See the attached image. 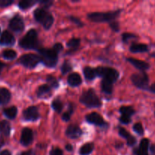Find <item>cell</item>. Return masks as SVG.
I'll list each match as a JSON object with an SVG mask.
<instances>
[{"label":"cell","mask_w":155,"mask_h":155,"mask_svg":"<svg viewBox=\"0 0 155 155\" xmlns=\"http://www.w3.org/2000/svg\"><path fill=\"white\" fill-rule=\"evenodd\" d=\"M19 45L24 49H35L37 48V32L34 29L29 30L25 36L20 39Z\"/></svg>","instance_id":"obj_1"},{"label":"cell","mask_w":155,"mask_h":155,"mask_svg":"<svg viewBox=\"0 0 155 155\" xmlns=\"http://www.w3.org/2000/svg\"><path fill=\"white\" fill-rule=\"evenodd\" d=\"M120 10L108 12H94L88 14V18L90 21L96 23L108 22L116 18L119 15Z\"/></svg>","instance_id":"obj_2"},{"label":"cell","mask_w":155,"mask_h":155,"mask_svg":"<svg viewBox=\"0 0 155 155\" xmlns=\"http://www.w3.org/2000/svg\"><path fill=\"white\" fill-rule=\"evenodd\" d=\"M41 61L48 68H54L58 61V53L52 48H41L39 50Z\"/></svg>","instance_id":"obj_3"},{"label":"cell","mask_w":155,"mask_h":155,"mask_svg":"<svg viewBox=\"0 0 155 155\" xmlns=\"http://www.w3.org/2000/svg\"><path fill=\"white\" fill-rule=\"evenodd\" d=\"M80 101L88 107H99L102 105L101 101L93 89L83 92L80 97Z\"/></svg>","instance_id":"obj_4"},{"label":"cell","mask_w":155,"mask_h":155,"mask_svg":"<svg viewBox=\"0 0 155 155\" xmlns=\"http://www.w3.org/2000/svg\"><path fill=\"white\" fill-rule=\"evenodd\" d=\"M33 17L37 22L40 23L43 26L46 30H49L54 21V18L51 14L48 13L43 8H36L33 12Z\"/></svg>","instance_id":"obj_5"},{"label":"cell","mask_w":155,"mask_h":155,"mask_svg":"<svg viewBox=\"0 0 155 155\" xmlns=\"http://www.w3.org/2000/svg\"><path fill=\"white\" fill-rule=\"evenodd\" d=\"M97 74L98 77L103 78V80H108L113 83L114 82L118 80L119 77V74L116 70L111 68H106V67H98L96 68Z\"/></svg>","instance_id":"obj_6"},{"label":"cell","mask_w":155,"mask_h":155,"mask_svg":"<svg viewBox=\"0 0 155 155\" xmlns=\"http://www.w3.org/2000/svg\"><path fill=\"white\" fill-rule=\"evenodd\" d=\"M131 80L137 88L142 90H148L149 77L144 71L132 74Z\"/></svg>","instance_id":"obj_7"},{"label":"cell","mask_w":155,"mask_h":155,"mask_svg":"<svg viewBox=\"0 0 155 155\" xmlns=\"http://www.w3.org/2000/svg\"><path fill=\"white\" fill-rule=\"evenodd\" d=\"M19 63L28 68H33L41 61L40 57L35 54H25L19 58Z\"/></svg>","instance_id":"obj_8"},{"label":"cell","mask_w":155,"mask_h":155,"mask_svg":"<svg viewBox=\"0 0 155 155\" xmlns=\"http://www.w3.org/2000/svg\"><path fill=\"white\" fill-rule=\"evenodd\" d=\"M85 119L89 124H94V125L99 126V127H104V126L107 125L103 117L97 112H92V113L88 114L85 117Z\"/></svg>","instance_id":"obj_9"},{"label":"cell","mask_w":155,"mask_h":155,"mask_svg":"<svg viewBox=\"0 0 155 155\" xmlns=\"http://www.w3.org/2000/svg\"><path fill=\"white\" fill-rule=\"evenodd\" d=\"M39 117L38 109L35 106H30L23 111V118L27 121H36Z\"/></svg>","instance_id":"obj_10"},{"label":"cell","mask_w":155,"mask_h":155,"mask_svg":"<svg viewBox=\"0 0 155 155\" xmlns=\"http://www.w3.org/2000/svg\"><path fill=\"white\" fill-rule=\"evenodd\" d=\"M9 28L14 32L20 33L24 29V23L21 16L15 15L9 22Z\"/></svg>","instance_id":"obj_11"},{"label":"cell","mask_w":155,"mask_h":155,"mask_svg":"<svg viewBox=\"0 0 155 155\" xmlns=\"http://www.w3.org/2000/svg\"><path fill=\"white\" fill-rule=\"evenodd\" d=\"M33 139V131L29 128H24L22 130V133H21V140H20L21 145H23L24 146H28L29 145L31 144Z\"/></svg>","instance_id":"obj_12"},{"label":"cell","mask_w":155,"mask_h":155,"mask_svg":"<svg viewBox=\"0 0 155 155\" xmlns=\"http://www.w3.org/2000/svg\"><path fill=\"white\" fill-rule=\"evenodd\" d=\"M65 135L67 136V137L70 138V139H78L82 135V130L78 126L71 125L67 128L66 131H65Z\"/></svg>","instance_id":"obj_13"},{"label":"cell","mask_w":155,"mask_h":155,"mask_svg":"<svg viewBox=\"0 0 155 155\" xmlns=\"http://www.w3.org/2000/svg\"><path fill=\"white\" fill-rule=\"evenodd\" d=\"M15 42V39L13 35L8 30H5L0 37V44L4 45H13Z\"/></svg>","instance_id":"obj_14"},{"label":"cell","mask_w":155,"mask_h":155,"mask_svg":"<svg viewBox=\"0 0 155 155\" xmlns=\"http://www.w3.org/2000/svg\"><path fill=\"white\" fill-rule=\"evenodd\" d=\"M150 142L147 139H143L140 142L138 148L135 149V155H148V148Z\"/></svg>","instance_id":"obj_15"},{"label":"cell","mask_w":155,"mask_h":155,"mask_svg":"<svg viewBox=\"0 0 155 155\" xmlns=\"http://www.w3.org/2000/svg\"><path fill=\"white\" fill-rule=\"evenodd\" d=\"M127 61L131 64L133 65L135 68H136L137 69L140 70L141 71H146V70L149 69V68H150L149 64L144 61L138 60V59L133 58H127Z\"/></svg>","instance_id":"obj_16"},{"label":"cell","mask_w":155,"mask_h":155,"mask_svg":"<svg viewBox=\"0 0 155 155\" xmlns=\"http://www.w3.org/2000/svg\"><path fill=\"white\" fill-rule=\"evenodd\" d=\"M119 134L122 137L126 139L128 145H129V146H133L136 143V139L134 136H132V135H130V133L127 130H125L124 128H119Z\"/></svg>","instance_id":"obj_17"},{"label":"cell","mask_w":155,"mask_h":155,"mask_svg":"<svg viewBox=\"0 0 155 155\" xmlns=\"http://www.w3.org/2000/svg\"><path fill=\"white\" fill-rule=\"evenodd\" d=\"M81 77L78 73H72L68 77V83L69 86H78L81 83Z\"/></svg>","instance_id":"obj_18"},{"label":"cell","mask_w":155,"mask_h":155,"mask_svg":"<svg viewBox=\"0 0 155 155\" xmlns=\"http://www.w3.org/2000/svg\"><path fill=\"white\" fill-rule=\"evenodd\" d=\"M148 46L145 44L134 43L130 46V51L133 53H143L148 51Z\"/></svg>","instance_id":"obj_19"},{"label":"cell","mask_w":155,"mask_h":155,"mask_svg":"<svg viewBox=\"0 0 155 155\" xmlns=\"http://www.w3.org/2000/svg\"><path fill=\"white\" fill-rule=\"evenodd\" d=\"M50 93H51V87L47 84L40 86L36 91V95L39 98H44V97L49 96Z\"/></svg>","instance_id":"obj_20"},{"label":"cell","mask_w":155,"mask_h":155,"mask_svg":"<svg viewBox=\"0 0 155 155\" xmlns=\"http://www.w3.org/2000/svg\"><path fill=\"white\" fill-rule=\"evenodd\" d=\"M11 99V93L5 88L0 89V104H6Z\"/></svg>","instance_id":"obj_21"},{"label":"cell","mask_w":155,"mask_h":155,"mask_svg":"<svg viewBox=\"0 0 155 155\" xmlns=\"http://www.w3.org/2000/svg\"><path fill=\"white\" fill-rule=\"evenodd\" d=\"M84 77L87 80H92L95 78L96 77H97V71L96 69L92 68H90V67H86V68H84Z\"/></svg>","instance_id":"obj_22"},{"label":"cell","mask_w":155,"mask_h":155,"mask_svg":"<svg viewBox=\"0 0 155 155\" xmlns=\"http://www.w3.org/2000/svg\"><path fill=\"white\" fill-rule=\"evenodd\" d=\"M0 132L5 136H9L11 132V126L8 121L2 120L0 121Z\"/></svg>","instance_id":"obj_23"},{"label":"cell","mask_w":155,"mask_h":155,"mask_svg":"<svg viewBox=\"0 0 155 155\" xmlns=\"http://www.w3.org/2000/svg\"><path fill=\"white\" fill-rule=\"evenodd\" d=\"M94 148V145L93 143H86L81 147L79 150V153L81 155H88L91 154Z\"/></svg>","instance_id":"obj_24"},{"label":"cell","mask_w":155,"mask_h":155,"mask_svg":"<svg viewBox=\"0 0 155 155\" xmlns=\"http://www.w3.org/2000/svg\"><path fill=\"white\" fill-rule=\"evenodd\" d=\"M101 89L102 91L106 94H111L112 92V89H113L112 83L108 81V80H103L101 82Z\"/></svg>","instance_id":"obj_25"},{"label":"cell","mask_w":155,"mask_h":155,"mask_svg":"<svg viewBox=\"0 0 155 155\" xmlns=\"http://www.w3.org/2000/svg\"><path fill=\"white\" fill-rule=\"evenodd\" d=\"M3 113L9 119H14L16 117L17 114H18V109L15 106H12L8 108H5L3 110Z\"/></svg>","instance_id":"obj_26"},{"label":"cell","mask_w":155,"mask_h":155,"mask_svg":"<svg viewBox=\"0 0 155 155\" xmlns=\"http://www.w3.org/2000/svg\"><path fill=\"white\" fill-rule=\"evenodd\" d=\"M119 111L122 116L129 117H131V116H132L135 114L134 109L129 106H122V107H120Z\"/></svg>","instance_id":"obj_27"},{"label":"cell","mask_w":155,"mask_h":155,"mask_svg":"<svg viewBox=\"0 0 155 155\" xmlns=\"http://www.w3.org/2000/svg\"><path fill=\"white\" fill-rule=\"evenodd\" d=\"M36 2V1H33V0H24V1H21L18 3V7H19L21 10H26V9L32 7Z\"/></svg>","instance_id":"obj_28"},{"label":"cell","mask_w":155,"mask_h":155,"mask_svg":"<svg viewBox=\"0 0 155 155\" xmlns=\"http://www.w3.org/2000/svg\"><path fill=\"white\" fill-rule=\"evenodd\" d=\"M2 56L4 58L8 59V60H12V59L16 58L17 53L16 51L12 49H7L3 51Z\"/></svg>","instance_id":"obj_29"},{"label":"cell","mask_w":155,"mask_h":155,"mask_svg":"<svg viewBox=\"0 0 155 155\" xmlns=\"http://www.w3.org/2000/svg\"><path fill=\"white\" fill-rule=\"evenodd\" d=\"M52 107H53V110L55 111L58 112V113H60L62 111V108H63V104H62V103L59 99H55L52 102Z\"/></svg>","instance_id":"obj_30"},{"label":"cell","mask_w":155,"mask_h":155,"mask_svg":"<svg viewBox=\"0 0 155 155\" xmlns=\"http://www.w3.org/2000/svg\"><path fill=\"white\" fill-rule=\"evenodd\" d=\"M46 81L50 87L53 88V89H56V88L59 87V83H58L57 80L53 76H48L46 77Z\"/></svg>","instance_id":"obj_31"},{"label":"cell","mask_w":155,"mask_h":155,"mask_svg":"<svg viewBox=\"0 0 155 155\" xmlns=\"http://www.w3.org/2000/svg\"><path fill=\"white\" fill-rule=\"evenodd\" d=\"M80 42L81 40L78 38H73V39H70V40L68 41V43H67V45H68L69 48H76L77 47H78Z\"/></svg>","instance_id":"obj_32"},{"label":"cell","mask_w":155,"mask_h":155,"mask_svg":"<svg viewBox=\"0 0 155 155\" xmlns=\"http://www.w3.org/2000/svg\"><path fill=\"white\" fill-rule=\"evenodd\" d=\"M71 70H72V66H71V64L68 61L64 62L63 64L62 65V68H61V71H62V73L63 74L70 72Z\"/></svg>","instance_id":"obj_33"},{"label":"cell","mask_w":155,"mask_h":155,"mask_svg":"<svg viewBox=\"0 0 155 155\" xmlns=\"http://www.w3.org/2000/svg\"><path fill=\"white\" fill-rule=\"evenodd\" d=\"M133 130L138 135H141H141L144 134V128H143L142 125L140 123H137V124H135L133 126Z\"/></svg>","instance_id":"obj_34"},{"label":"cell","mask_w":155,"mask_h":155,"mask_svg":"<svg viewBox=\"0 0 155 155\" xmlns=\"http://www.w3.org/2000/svg\"><path fill=\"white\" fill-rule=\"evenodd\" d=\"M122 41L124 42H128V41L130 39H133V38H136V36H135L132 33H123L122 36Z\"/></svg>","instance_id":"obj_35"},{"label":"cell","mask_w":155,"mask_h":155,"mask_svg":"<svg viewBox=\"0 0 155 155\" xmlns=\"http://www.w3.org/2000/svg\"><path fill=\"white\" fill-rule=\"evenodd\" d=\"M14 2L13 0H0V7L5 8L11 5Z\"/></svg>","instance_id":"obj_36"},{"label":"cell","mask_w":155,"mask_h":155,"mask_svg":"<svg viewBox=\"0 0 155 155\" xmlns=\"http://www.w3.org/2000/svg\"><path fill=\"white\" fill-rule=\"evenodd\" d=\"M50 155H63V152H62V151L60 148H53L50 151Z\"/></svg>","instance_id":"obj_37"},{"label":"cell","mask_w":155,"mask_h":155,"mask_svg":"<svg viewBox=\"0 0 155 155\" xmlns=\"http://www.w3.org/2000/svg\"><path fill=\"white\" fill-rule=\"evenodd\" d=\"M119 120H120V122L122 123V124H130V123H131V118L129 117L122 116V117H120Z\"/></svg>","instance_id":"obj_38"},{"label":"cell","mask_w":155,"mask_h":155,"mask_svg":"<svg viewBox=\"0 0 155 155\" xmlns=\"http://www.w3.org/2000/svg\"><path fill=\"white\" fill-rule=\"evenodd\" d=\"M109 27L112 28V30L113 31L118 32L119 30V24L118 22H112L109 24Z\"/></svg>","instance_id":"obj_39"},{"label":"cell","mask_w":155,"mask_h":155,"mask_svg":"<svg viewBox=\"0 0 155 155\" xmlns=\"http://www.w3.org/2000/svg\"><path fill=\"white\" fill-rule=\"evenodd\" d=\"M69 19L71 20V21H72V22L75 23V24H77L78 26H80V27H82V26H83V24H82L81 21L80 20L78 19V18H75V17L70 16V17H69Z\"/></svg>","instance_id":"obj_40"},{"label":"cell","mask_w":155,"mask_h":155,"mask_svg":"<svg viewBox=\"0 0 155 155\" xmlns=\"http://www.w3.org/2000/svg\"><path fill=\"white\" fill-rule=\"evenodd\" d=\"M71 114H72V112L70 111V110L68 112H65V113H64L62 117V120H63L64 121H68L70 120V118H71Z\"/></svg>","instance_id":"obj_41"},{"label":"cell","mask_w":155,"mask_h":155,"mask_svg":"<svg viewBox=\"0 0 155 155\" xmlns=\"http://www.w3.org/2000/svg\"><path fill=\"white\" fill-rule=\"evenodd\" d=\"M62 48H63V46H62V45L61 43H56L55 44L54 46H53V49L55 51H56V52H59V51H61L62 50Z\"/></svg>","instance_id":"obj_42"},{"label":"cell","mask_w":155,"mask_h":155,"mask_svg":"<svg viewBox=\"0 0 155 155\" xmlns=\"http://www.w3.org/2000/svg\"><path fill=\"white\" fill-rule=\"evenodd\" d=\"M40 4H42L43 7L49 8V7H50V6L52 5V4H53V2H51V1H41V2H40Z\"/></svg>","instance_id":"obj_43"},{"label":"cell","mask_w":155,"mask_h":155,"mask_svg":"<svg viewBox=\"0 0 155 155\" xmlns=\"http://www.w3.org/2000/svg\"><path fill=\"white\" fill-rule=\"evenodd\" d=\"M20 155H36V154H35V152L33 151V150H29V151L22 152Z\"/></svg>","instance_id":"obj_44"},{"label":"cell","mask_w":155,"mask_h":155,"mask_svg":"<svg viewBox=\"0 0 155 155\" xmlns=\"http://www.w3.org/2000/svg\"><path fill=\"white\" fill-rule=\"evenodd\" d=\"M148 90L152 93H155V83H153L150 87H148Z\"/></svg>","instance_id":"obj_45"},{"label":"cell","mask_w":155,"mask_h":155,"mask_svg":"<svg viewBox=\"0 0 155 155\" xmlns=\"http://www.w3.org/2000/svg\"><path fill=\"white\" fill-rule=\"evenodd\" d=\"M0 155H12V153L9 150H3L0 152Z\"/></svg>","instance_id":"obj_46"},{"label":"cell","mask_w":155,"mask_h":155,"mask_svg":"<svg viewBox=\"0 0 155 155\" xmlns=\"http://www.w3.org/2000/svg\"><path fill=\"white\" fill-rule=\"evenodd\" d=\"M65 149H66L68 151H71L73 150V147L71 146V145L68 144V145H67L66 146H65Z\"/></svg>","instance_id":"obj_47"},{"label":"cell","mask_w":155,"mask_h":155,"mask_svg":"<svg viewBox=\"0 0 155 155\" xmlns=\"http://www.w3.org/2000/svg\"><path fill=\"white\" fill-rule=\"evenodd\" d=\"M5 66V64L0 61V72H1V71L3 69V68H4Z\"/></svg>","instance_id":"obj_48"},{"label":"cell","mask_w":155,"mask_h":155,"mask_svg":"<svg viewBox=\"0 0 155 155\" xmlns=\"http://www.w3.org/2000/svg\"><path fill=\"white\" fill-rule=\"evenodd\" d=\"M2 145H3V142L1 140V139H0V148H2Z\"/></svg>","instance_id":"obj_49"},{"label":"cell","mask_w":155,"mask_h":155,"mask_svg":"<svg viewBox=\"0 0 155 155\" xmlns=\"http://www.w3.org/2000/svg\"><path fill=\"white\" fill-rule=\"evenodd\" d=\"M0 33H1V29H0Z\"/></svg>","instance_id":"obj_50"}]
</instances>
